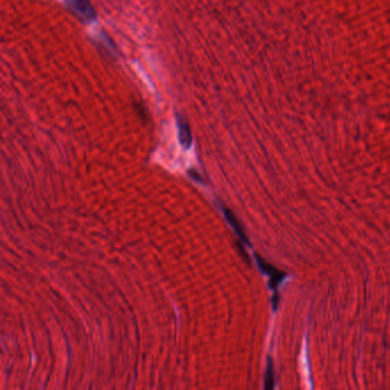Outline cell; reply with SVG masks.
<instances>
[{
  "label": "cell",
  "mask_w": 390,
  "mask_h": 390,
  "mask_svg": "<svg viewBox=\"0 0 390 390\" xmlns=\"http://www.w3.org/2000/svg\"><path fill=\"white\" fill-rule=\"evenodd\" d=\"M224 213H225V216H227L228 221H229V222H230V224L232 225V228L235 229L237 234L239 235L240 238H242V239H243L244 242H245V243H248V240H247V237L245 236V232H244L243 228H242V225H240L239 221L237 220V217L234 215V214H232V212H231V211H229V209H227V208L224 209Z\"/></svg>",
  "instance_id": "277c9868"
},
{
  "label": "cell",
  "mask_w": 390,
  "mask_h": 390,
  "mask_svg": "<svg viewBox=\"0 0 390 390\" xmlns=\"http://www.w3.org/2000/svg\"><path fill=\"white\" fill-rule=\"evenodd\" d=\"M64 1L69 8L84 21L91 22L97 17V11L90 0H64Z\"/></svg>",
  "instance_id": "6da1fadb"
},
{
  "label": "cell",
  "mask_w": 390,
  "mask_h": 390,
  "mask_svg": "<svg viewBox=\"0 0 390 390\" xmlns=\"http://www.w3.org/2000/svg\"><path fill=\"white\" fill-rule=\"evenodd\" d=\"M177 124L179 129V139H180V142L182 144V147H185L186 149L190 148L191 143H193V136H191L189 124L187 123L185 118L180 116V114L177 116Z\"/></svg>",
  "instance_id": "7a4b0ae2"
},
{
  "label": "cell",
  "mask_w": 390,
  "mask_h": 390,
  "mask_svg": "<svg viewBox=\"0 0 390 390\" xmlns=\"http://www.w3.org/2000/svg\"><path fill=\"white\" fill-rule=\"evenodd\" d=\"M274 387V371H273V364L269 362L267 370V377H266V388L271 389Z\"/></svg>",
  "instance_id": "5b68a950"
},
{
  "label": "cell",
  "mask_w": 390,
  "mask_h": 390,
  "mask_svg": "<svg viewBox=\"0 0 390 390\" xmlns=\"http://www.w3.org/2000/svg\"><path fill=\"white\" fill-rule=\"evenodd\" d=\"M259 265H260V267L262 268V270L265 271V273H266L267 275H269V276L271 277V279H273V281H274L275 283H276V284H278L279 282H282L283 277L285 276L284 274H281L278 270L275 269V268H274L273 266L269 265V263L265 262V261H263V260H261V259H259Z\"/></svg>",
  "instance_id": "3957f363"
}]
</instances>
